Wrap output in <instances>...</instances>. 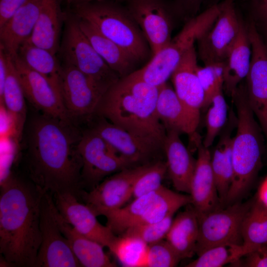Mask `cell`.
Masks as SVG:
<instances>
[{
	"label": "cell",
	"instance_id": "cell-1",
	"mask_svg": "<svg viewBox=\"0 0 267 267\" xmlns=\"http://www.w3.org/2000/svg\"><path fill=\"white\" fill-rule=\"evenodd\" d=\"M25 134L28 179L44 192H68L79 198L83 190L78 149L82 133L73 122L42 113L28 123Z\"/></svg>",
	"mask_w": 267,
	"mask_h": 267
},
{
	"label": "cell",
	"instance_id": "cell-2",
	"mask_svg": "<svg viewBox=\"0 0 267 267\" xmlns=\"http://www.w3.org/2000/svg\"><path fill=\"white\" fill-rule=\"evenodd\" d=\"M44 193L28 179L13 175L0 184V253L5 265L35 267Z\"/></svg>",
	"mask_w": 267,
	"mask_h": 267
},
{
	"label": "cell",
	"instance_id": "cell-3",
	"mask_svg": "<svg viewBox=\"0 0 267 267\" xmlns=\"http://www.w3.org/2000/svg\"><path fill=\"white\" fill-rule=\"evenodd\" d=\"M158 92L159 87L147 83L133 72L107 89L95 114L164 148L166 131L157 114Z\"/></svg>",
	"mask_w": 267,
	"mask_h": 267
},
{
	"label": "cell",
	"instance_id": "cell-4",
	"mask_svg": "<svg viewBox=\"0 0 267 267\" xmlns=\"http://www.w3.org/2000/svg\"><path fill=\"white\" fill-rule=\"evenodd\" d=\"M236 111V133L233 137V176L225 204L238 202L249 191L262 167V129L248 103L243 82L231 95Z\"/></svg>",
	"mask_w": 267,
	"mask_h": 267
},
{
	"label": "cell",
	"instance_id": "cell-5",
	"mask_svg": "<svg viewBox=\"0 0 267 267\" xmlns=\"http://www.w3.org/2000/svg\"><path fill=\"white\" fill-rule=\"evenodd\" d=\"M79 18L91 24L103 36L133 55L139 63L151 50L140 29L125 5L116 0L94 1L71 5Z\"/></svg>",
	"mask_w": 267,
	"mask_h": 267
},
{
	"label": "cell",
	"instance_id": "cell-6",
	"mask_svg": "<svg viewBox=\"0 0 267 267\" xmlns=\"http://www.w3.org/2000/svg\"><path fill=\"white\" fill-rule=\"evenodd\" d=\"M218 8L210 6L185 25L170 42L152 56L140 69L134 71L140 79L152 86L160 87L167 83L186 52L215 22Z\"/></svg>",
	"mask_w": 267,
	"mask_h": 267
},
{
	"label": "cell",
	"instance_id": "cell-7",
	"mask_svg": "<svg viewBox=\"0 0 267 267\" xmlns=\"http://www.w3.org/2000/svg\"><path fill=\"white\" fill-rule=\"evenodd\" d=\"M63 30L58 51L63 63L75 67L105 91L119 80L95 50L71 11L65 12Z\"/></svg>",
	"mask_w": 267,
	"mask_h": 267
},
{
	"label": "cell",
	"instance_id": "cell-8",
	"mask_svg": "<svg viewBox=\"0 0 267 267\" xmlns=\"http://www.w3.org/2000/svg\"><path fill=\"white\" fill-rule=\"evenodd\" d=\"M251 201L236 202L198 216L199 236L195 253L224 244L242 245L241 229Z\"/></svg>",
	"mask_w": 267,
	"mask_h": 267
},
{
	"label": "cell",
	"instance_id": "cell-9",
	"mask_svg": "<svg viewBox=\"0 0 267 267\" xmlns=\"http://www.w3.org/2000/svg\"><path fill=\"white\" fill-rule=\"evenodd\" d=\"M83 167V188L89 190L109 176L133 167L92 129L82 133L78 144Z\"/></svg>",
	"mask_w": 267,
	"mask_h": 267
},
{
	"label": "cell",
	"instance_id": "cell-10",
	"mask_svg": "<svg viewBox=\"0 0 267 267\" xmlns=\"http://www.w3.org/2000/svg\"><path fill=\"white\" fill-rule=\"evenodd\" d=\"M123 2L146 40L152 56L170 42L176 16L171 3L166 0Z\"/></svg>",
	"mask_w": 267,
	"mask_h": 267
},
{
	"label": "cell",
	"instance_id": "cell-11",
	"mask_svg": "<svg viewBox=\"0 0 267 267\" xmlns=\"http://www.w3.org/2000/svg\"><path fill=\"white\" fill-rule=\"evenodd\" d=\"M235 0L221 2L220 13L212 27L196 41L197 56L204 65L224 62L237 38L241 19Z\"/></svg>",
	"mask_w": 267,
	"mask_h": 267
},
{
	"label": "cell",
	"instance_id": "cell-12",
	"mask_svg": "<svg viewBox=\"0 0 267 267\" xmlns=\"http://www.w3.org/2000/svg\"><path fill=\"white\" fill-rule=\"evenodd\" d=\"M53 200L51 194H44L40 215L42 239L35 267H82L57 223L52 210Z\"/></svg>",
	"mask_w": 267,
	"mask_h": 267
},
{
	"label": "cell",
	"instance_id": "cell-13",
	"mask_svg": "<svg viewBox=\"0 0 267 267\" xmlns=\"http://www.w3.org/2000/svg\"><path fill=\"white\" fill-rule=\"evenodd\" d=\"M99 134L133 167L161 160L163 147L146 141L97 115L88 120Z\"/></svg>",
	"mask_w": 267,
	"mask_h": 267
},
{
	"label": "cell",
	"instance_id": "cell-14",
	"mask_svg": "<svg viewBox=\"0 0 267 267\" xmlns=\"http://www.w3.org/2000/svg\"><path fill=\"white\" fill-rule=\"evenodd\" d=\"M60 88L72 119L77 117L89 120L95 114L106 91L79 70L65 63L61 65Z\"/></svg>",
	"mask_w": 267,
	"mask_h": 267
},
{
	"label": "cell",
	"instance_id": "cell-15",
	"mask_svg": "<svg viewBox=\"0 0 267 267\" xmlns=\"http://www.w3.org/2000/svg\"><path fill=\"white\" fill-rule=\"evenodd\" d=\"M149 164L127 168L113 174L89 191L83 190L79 198L97 216H105L116 210L132 196L134 181Z\"/></svg>",
	"mask_w": 267,
	"mask_h": 267
},
{
	"label": "cell",
	"instance_id": "cell-16",
	"mask_svg": "<svg viewBox=\"0 0 267 267\" xmlns=\"http://www.w3.org/2000/svg\"><path fill=\"white\" fill-rule=\"evenodd\" d=\"M25 96L43 114L72 123L60 90L46 78L25 64L18 56L12 59Z\"/></svg>",
	"mask_w": 267,
	"mask_h": 267
},
{
	"label": "cell",
	"instance_id": "cell-17",
	"mask_svg": "<svg viewBox=\"0 0 267 267\" xmlns=\"http://www.w3.org/2000/svg\"><path fill=\"white\" fill-rule=\"evenodd\" d=\"M54 204L64 219L84 236L109 248L117 236L101 224L96 214L73 193L59 192L53 195Z\"/></svg>",
	"mask_w": 267,
	"mask_h": 267
},
{
	"label": "cell",
	"instance_id": "cell-18",
	"mask_svg": "<svg viewBox=\"0 0 267 267\" xmlns=\"http://www.w3.org/2000/svg\"><path fill=\"white\" fill-rule=\"evenodd\" d=\"M198 66L194 45L184 54L171 77L176 93L196 130L200 122V111L205 99L197 73Z\"/></svg>",
	"mask_w": 267,
	"mask_h": 267
},
{
	"label": "cell",
	"instance_id": "cell-19",
	"mask_svg": "<svg viewBox=\"0 0 267 267\" xmlns=\"http://www.w3.org/2000/svg\"><path fill=\"white\" fill-rule=\"evenodd\" d=\"M197 159L191 178L189 195L191 204L198 216L205 215L222 207L211 166V154L200 138L195 143Z\"/></svg>",
	"mask_w": 267,
	"mask_h": 267
},
{
	"label": "cell",
	"instance_id": "cell-20",
	"mask_svg": "<svg viewBox=\"0 0 267 267\" xmlns=\"http://www.w3.org/2000/svg\"><path fill=\"white\" fill-rule=\"evenodd\" d=\"M41 0H28L0 28V45L12 59L17 56L22 43L31 36L36 26Z\"/></svg>",
	"mask_w": 267,
	"mask_h": 267
},
{
	"label": "cell",
	"instance_id": "cell-21",
	"mask_svg": "<svg viewBox=\"0 0 267 267\" xmlns=\"http://www.w3.org/2000/svg\"><path fill=\"white\" fill-rule=\"evenodd\" d=\"M179 134L175 130L166 131L164 152L167 173L174 187L178 191L189 194L196 160L182 142Z\"/></svg>",
	"mask_w": 267,
	"mask_h": 267
},
{
	"label": "cell",
	"instance_id": "cell-22",
	"mask_svg": "<svg viewBox=\"0 0 267 267\" xmlns=\"http://www.w3.org/2000/svg\"><path fill=\"white\" fill-rule=\"evenodd\" d=\"M61 3V0H41L36 26L27 40L55 55L59 49L65 20V12L62 11Z\"/></svg>",
	"mask_w": 267,
	"mask_h": 267
},
{
	"label": "cell",
	"instance_id": "cell-23",
	"mask_svg": "<svg viewBox=\"0 0 267 267\" xmlns=\"http://www.w3.org/2000/svg\"><path fill=\"white\" fill-rule=\"evenodd\" d=\"M52 210L57 223L67 239L71 249L82 267H115L116 265L110 259L99 243L76 230L60 214L53 200Z\"/></svg>",
	"mask_w": 267,
	"mask_h": 267
},
{
	"label": "cell",
	"instance_id": "cell-24",
	"mask_svg": "<svg viewBox=\"0 0 267 267\" xmlns=\"http://www.w3.org/2000/svg\"><path fill=\"white\" fill-rule=\"evenodd\" d=\"M223 128L219 142L211 155V166L218 195L222 205L225 204L233 176L232 159L233 137L231 134L236 125V115L231 110Z\"/></svg>",
	"mask_w": 267,
	"mask_h": 267
},
{
	"label": "cell",
	"instance_id": "cell-25",
	"mask_svg": "<svg viewBox=\"0 0 267 267\" xmlns=\"http://www.w3.org/2000/svg\"><path fill=\"white\" fill-rule=\"evenodd\" d=\"M78 18L82 31L95 50L120 78L137 70L136 67L139 63L133 55L101 34L89 22Z\"/></svg>",
	"mask_w": 267,
	"mask_h": 267
},
{
	"label": "cell",
	"instance_id": "cell-26",
	"mask_svg": "<svg viewBox=\"0 0 267 267\" xmlns=\"http://www.w3.org/2000/svg\"><path fill=\"white\" fill-rule=\"evenodd\" d=\"M137 198L131 203L106 214V225L115 234H123L128 228L148 223L161 189Z\"/></svg>",
	"mask_w": 267,
	"mask_h": 267
},
{
	"label": "cell",
	"instance_id": "cell-27",
	"mask_svg": "<svg viewBox=\"0 0 267 267\" xmlns=\"http://www.w3.org/2000/svg\"><path fill=\"white\" fill-rule=\"evenodd\" d=\"M251 46L247 26L241 20L237 38L224 62L223 86L229 95L246 79L250 68Z\"/></svg>",
	"mask_w": 267,
	"mask_h": 267
},
{
	"label": "cell",
	"instance_id": "cell-28",
	"mask_svg": "<svg viewBox=\"0 0 267 267\" xmlns=\"http://www.w3.org/2000/svg\"><path fill=\"white\" fill-rule=\"evenodd\" d=\"M156 112L166 131L175 130L184 133L192 139L197 136L184 106L168 82L159 87Z\"/></svg>",
	"mask_w": 267,
	"mask_h": 267
},
{
	"label": "cell",
	"instance_id": "cell-29",
	"mask_svg": "<svg viewBox=\"0 0 267 267\" xmlns=\"http://www.w3.org/2000/svg\"><path fill=\"white\" fill-rule=\"evenodd\" d=\"M199 236V219L192 208L179 213L174 219L166 239L181 259L195 253Z\"/></svg>",
	"mask_w": 267,
	"mask_h": 267
},
{
	"label": "cell",
	"instance_id": "cell-30",
	"mask_svg": "<svg viewBox=\"0 0 267 267\" xmlns=\"http://www.w3.org/2000/svg\"><path fill=\"white\" fill-rule=\"evenodd\" d=\"M6 55L7 75L3 94L0 97V104H3L13 117L17 137L19 141L26 121L25 96L13 60L6 53Z\"/></svg>",
	"mask_w": 267,
	"mask_h": 267
},
{
	"label": "cell",
	"instance_id": "cell-31",
	"mask_svg": "<svg viewBox=\"0 0 267 267\" xmlns=\"http://www.w3.org/2000/svg\"><path fill=\"white\" fill-rule=\"evenodd\" d=\"M243 256L261 246L267 245V206L257 197L244 217L241 229Z\"/></svg>",
	"mask_w": 267,
	"mask_h": 267
},
{
	"label": "cell",
	"instance_id": "cell-32",
	"mask_svg": "<svg viewBox=\"0 0 267 267\" xmlns=\"http://www.w3.org/2000/svg\"><path fill=\"white\" fill-rule=\"evenodd\" d=\"M17 56L28 67L44 76L60 90L61 65L55 54L26 41L20 45Z\"/></svg>",
	"mask_w": 267,
	"mask_h": 267
},
{
	"label": "cell",
	"instance_id": "cell-33",
	"mask_svg": "<svg viewBox=\"0 0 267 267\" xmlns=\"http://www.w3.org/2000/svg\"><path fill=\"white\" fill-rule=\"evenodd\" d=\"M148 245L137 237L122 234L108 248L122 266L144 267Z\"/></svg>",
	"mask_w": 267,
	"mask_h": 267
},
{
	"label": "cell",
	"instance_id": "cell-34",
	"mask_svg": "<svg viewBox=\"0 0 267 267\" xmlns=\"http://www.w3.org/2000/svg\"><path fill=\"white\" fill-rule=\"evenodd\" d=\"M187 264L186 267H221L243 256L241 245L224 244L210 248Z\"/></svg>",
	"mask_w": 267,
	"mask_h": 267
},
{
	"label": "cell",
	"instance_id": "cell-35",
	"mask_svg": "<svg viewBox=\"0 0 267 267\" xmlns=\"http://www.w3.org/2000/svg\"><path fill=\"white\" fill-rule=\"evenodd\" d=\"M209 106L206 116V133L202 141L207 148L212 145L227 120V104L222 89L215 94Z\"/></svg>",
	"mask_w": 267,
	"mask_h": 267
},
{
	"label": "cell",
	"instance_id": "cell-36",
	"mask_svg": "<svg viewBox=\"0 0 267 267\" xmlns=\"http://www.w3.org/2000/svg\"><path fill=\"white\" fill-rule=\"evenodd\" d=\"M167 173L166 163L161 160L149 164L134 181L132 196L135 198L159 190Z\"/></svg>",
	"mask_w": 267,
	"mask_h": 267
},
{
	"label": "cell",
	"instance_id": "cell-37",
	"mask_svg": "<svg viewBox=\"0 0 267 267\" xmlns=\"http://www.w3.org/2000/svg\"><path fill=\"white\" fill-rule=\"evenodd\" d=\"M224 62L206 64L203 67L198 66L197 68V73L205 95L202 109L208 108L215 94L222 89Z\"/></svg>",
	"mask_w": 267,
	"mask_h": 267
},
{
	"label": "cell",
	"instance_id": "cell-38",
	"mask_svg": "<svg viewBox=\"0 0 267 267\" xmlns=\"http://www.w3.org/2000/svg\"><path fill=\"white\" fill-rule=\"evenodd\" d=\"M173 216L169 215L157 222L132 226L122 234L137 237L147 245L155 243L166 238L174 220Z\"/></svg>",
	"mask_w": 267,
	"mask_h": 267
},
{
	"label": "cell",
	"instance_id": "cell-39",
	"mask_svg": "<svg viewBox=\"0 0 267 267\" xmlns=\"http://www.w3.org/2000/svg\"><path fill=\"white\" fill-rule=\"evenodd\" d=\"M181 259L166 240L148 245L144 267H173Z\"/></svg>",
	"mask_w": 267,
	"mask_h": 267
},
{
	"label": "cell",
	"instance_id": "cell-40",
	"mask_svg": "<svg viewBox=\"0 0 267 267\" xmlns=\"http://www.w3.org/2000/svg\"><path fill=\"white\" fill-rule=\"evenodd\" d=\"M0 184L12 175L10 168L18 142L13 137L0 138Z\"/></svg>",
	"mask_w": 267,
	"mask_h": 267
},
{
	"label": "cell",
	"instance_id": "cell-41",
	"mask_svg": "<svg viewBox=\"0 0 267 267\" xmlns=\"http://www.w3.org/2000/svg\"><path fill=\"white\" fill-rule=\"evenodd\" d=\"M205 0H174L171 3L176 16L185 22L198 14Z\"/></svg>",
	"mask_w": 267,
	"mask_h": 267
},
{
	"label": "cell",
	"instance_id": "cell-42",
	"mask_svg": "<svg viewBox=\"0 0 267 267\" xmlns=\"http://www.w3.org/2000/svg\"><path fill=\"white\" fill-rule=\"evenodd\" d=\"M243 257L244 259H239L232 264L246 267H267V245L259 247Z\"/></svg>",
	"mask_w": 267,
	"mask_h": 267
},
{
	"label": "cell",
	"instance_id": "cell-43",
	"mask_svg": "<svg viewBox=\"0 0 267 267\" xmlns=\"http://www.w3.org/2000/svg\"><path fill=\"white\" fill-rule=\"evenodd\" d=\"M28 0H0V28Z\"/></svg>",
	"mask_w": 267,
	"mask_h": 267
},
{
	"label": "cell",
	"instance_id": "cell-44",
	"mask_svg": "<svg viewBox=\"0 0 267 267\" xmlns=\"http://www.w3.org/2000/svg\"><path fill=\"white\" fill-rule=\"evenodd\" d=\"M255 11L259 17L267 23V0L255 1Z\"/></svg>",
	"mask_w": 267,
	"mask_h": 267
},
{
	"label": "cell",
	"instance_id": "cell-45",
	"mask_svg": "<svg viewBox=\"0 0 267 267\" xmlns=\"http://www.w3.org/2000/svg\"><path fill=\"white\" fill-rule=\"evenodd\" d=\"M102 0H66L67 3L71 5L81 3H84V2H90V1H102ZM118 1L123 2L124 0H116Z\"/></svg>",
	"mask_w": 267,
	"mask_h": 267
},
{
	"label": "cell",
	"instance_id": "cell-46",
	"mask_svg": "<svg viewBox=\"0 0 267 267\" xmlns=\"http://www.w3.org/2000/svg\"><path fill=\"white\" fill-rule=\"evenodd\" d=\"M266 27L265 28V37H266V44L265 43L266 46V47L267 48V23H266Z\"/></svg>",
	"mask_w": 267,
	"mask_h": 267
},
{
	"label": "cell",
	"instance_id": "cell-47",
	"mask_svg": "<svg viewBox=\"0 0 267 267\" xmlns=\"http://www.w3.org/2000/svg\"><path fill=\"white\" fill-rule=\"evenodd\" d=\"M255 1H262V0H254Z\"/></svg>",
	"mask_w": 267,
	"mask_h": 267
},
{
	"label": "cell",
	"instance_id": "cell-48",
	"mask_svg": "<svg viewBox=\"0 0 267 267\" xmlns=\"http://www.w3.org/2000/svg\"></svg>",
	"mask_w": 267,
	"mask_h": 267
}]
</instances>
